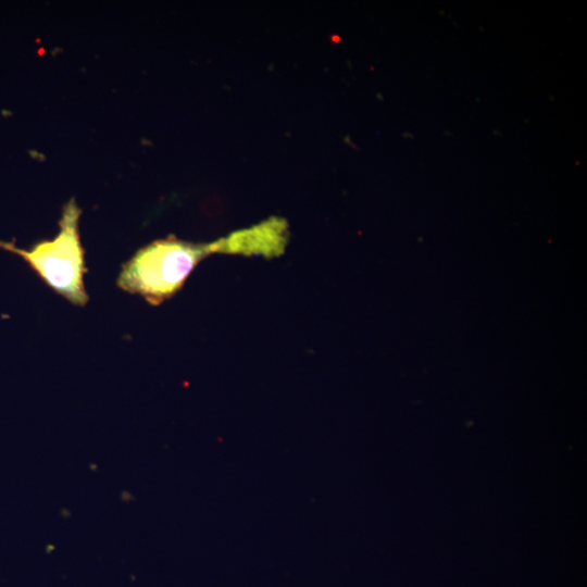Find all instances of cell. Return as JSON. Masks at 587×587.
Returning a JSON list of instances; mask_svg holds the SVG:
<instances>
[{
  "label": "cell",
  "mask_w": 587,
  "mask_h": 587,
  "mask_svg": "<svg viewBox=\"0 0 587 587\" xmlns=\"http://www.w3.org/2000/svg\"><path fill=\"white\" fill-rule=\"evenodd\" d=\"M213 252H217L215 241L191 243L174 236L158 239L123 264L116 283L124 291L140 295L148 303L158 305L174 296L195 266Z\"/></svg>",
  "instance_id": "obj_1"
},
{
  "label": "cell",
  "mask_w": 587,
  "mask_h": 587,
  "mask_svg": "<svg viewBox=\"0 0 587 587\" xmlns=\"http://www.w3.org/2000/svg\"><path fill=\"white\" fill-rule=\"evenodd\" d=\"M80 214L73 198L63 207L60 230L53 239L38 241L30 249L18 248L13 241H0V248L20 255L51 289L71 303L83 307L89 297L84 284L86 266L78 229Z\"/></svg>",
  "instance_id": "obj_2"
}]
</instances>
